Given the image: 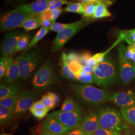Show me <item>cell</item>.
Masks as SVG:
<instances>
[{
	"label": "cell",
	"instance_id": "39",
	"mask_svg": "<svg viewBox=\"0 0 135 135\" xmlns=\"http://www.w3.org/2000/svg\"><path fill=\"white\" fill-rule=\"evenodd\" d=\"M72 3V2H69L67 0H58L56 3H55V5L50 6L49 7L48 10L49 11H53V10H55L56 9H59V8H61V7L64 5L67 4V5H69L70 4Z\"/></svg>",
	"mask_w": 135,
	"mask_h": 135
},
{
	"label": "cell",
	"instance_id": "51",
	"mask_svg": "<svg viewBox=\"0 0 135 135\" xmlns=\"http://www.w3.org/2000/svg\"><path fill=\"white\" fill-rule=\"evenodd\" d=\"M132 60L135 64V52H134V54H133V57H132Z\"/></svg>",
	"mask_w": 135,
	"mask_h": 135
},
{
	"label": "cell",
	"instance_id": "10",
	"mask_svg": "<svg viewBox=\"0 0 135 135\" xmlns=\"http://www.w3.org/2000/svg\"><path fill=\"white\" fill-rule=\"evenodd\" d=\"M40 96V93L36 90H26L19 94V100L13 111L14 115H22L30 110Z\"/></svg>",
	"mask_w": 135,
	"mask_h": 135
},
{
	"label": "cell",
	"instance_id": "1",
	"mask_svg": "<svg viewBox=\"0 0 135 135\" xmlns=\"http://www.w3.org/2000/svg\"><path fill=\"white\" fill-rule=\"evenodd\" d=\"M70 87L80 101L89 105L98 106L109 101L112 96L106 90L92 85L72 84Z\"/></svg>",
	"mask_w": 135,
	"mask_h": 135
},
{
	"label": "cell",
	"instance_id": "6",
	"mask_svg": "<svg viewBox=\"0 0 135 135\" xmlns=\"http://www.w3.org/2000/svg\"><path fill=\"white\" fill-rule=\"evenodd\" d=\"M19 66L20 79L22 81L28 80L38 65L41 57L35 51L26 52L17 57Z\"/></svg>",
	"mask_w": 135,
	"mask_h": 135
},
{
	"label": "cell",
	"instance_id": "36",
	"mask_svg": "<svg viewBox=\"0 0 135 135\" xmlns=\"http://www.w3.org/2000/svg\"><path fill=\"white\" fill-rule=\"evenodd\" d=\"M31 113L33 116L39 120H42L47 115L49 110H37L31 108L30 110Z\"/></svg>",
	"mask_w": 135,
	"mask_h": 135
},
{
	"label": "cell",
	"instance_id": "21",
	"mask_svg": "<svg viewBox=\"0 0 135 135\" xmlns=\"http://www.w3.org/2000/svg\"><path fill=\"white\" fill-rule=\"evenodd\" d=\"M14 113L8 108L0 105V123L1 125L9 123L14 118Z\"/></svg>",
	"mask_w": 135,
	"mask_h": 135
},
{
	"label": "cell",
	"instance_id": "28",
	"mask_svg": "<svg viewBox=\"0 0 135 135\" xmlns=\"http://www.w3.org/2000/svg\"><path fill=\"white\" fill-rule=\"evenodd\" d=\"M107 6L103 4H98L97 5L96 10L93 18L98 19L110 17L111 16V13L107 9Z\"/></svg>",
	"mask_w": 135,
	"mask_h": 135
},
{
	"label": "cell",
	"instance_id": "9",
	"mask_svg": "<svg viewBox=\"0 0 135 135\" xmlns=\"http://www.w3.org/2000/svg\"><path fill=\"white\" fill-rule=\"evenodd\" d=\"M50 115L71 130L78 128L83 118V112L80 106L74 111L68 112L60 110L54 111Z\"/></svg>",
	"mask_w": 135,
	"mask_h": 135
},
{
	"label": "cell",
	"instance_id": "45",
	"mask_svg": "<svg viewBox=\"0 0 135 135\" xmlns=\"http://www.w3.org/2000/svg\"><path fill=\"white\" fill-rule=\"evenodd\" d=\"M39 18L42 20H51L52 17V11L47 10L39 14Z\"/></svg>",
	"mask_w": 135,
	"mask_h": 135
},
{
	"label": "cell",
	"instance_id": "7",
	"mask_svg": "<svg viewBox=\"0 0 135 135\" xmlns=\"http://www.w3.org/2000/svg\"><path fill=\"white\" fill-rule=\"evenodd\" d=\"M88 20L89 18H83L75 23H71L67 29L58 33L54 41L52 51L56 52L60 51L72 37L89 24Z\"/></svg>",
	"mask_w": 135,
	"mask_h": 135
},
{
	"label": "cell",
	"instance_id": "48",
	"mask_svg": "<svg viewBox=\"0 0 135 135\" xmlns=\"http://www.w3.org/2000/svg\"><path fill=\"white\" fill-rule=\"evenodd\" d=\"M97 64H98L97 63L96 60H95V58L93 57V56H92V57L90 58V59L89 60V61H88V64H87V66L94 68Z\"/></svg>",
	"mask_w": 135,
	"mask_h": 135
},
{
	"label": "cell",
	"instance_id": "11",
	"mask_svg": "<svg viewBox=\"0 0 135 135\" xmlns=\"http://www.w3.org/2000/svg\"><path fill=\"white\" fill-rule=\"evenodd\" d=\"M24 35L19 31L10 32L6 34L1 45V53L3 57H11L14 55L17 44Z\"/></svg>",
	"mask_w": 135,
	"mask_h": 135
},
{
	"label": "cell",
	"instance_id": "5",
	"mask_svg": "<svg viewBox=\"0 0 135 135\" xmlns=\"http://www.w3.org/2000/svg\"><path fill=\"white\" fill-rule=\"evenodd\" d=\"M39 14H34L24 12L12 10L6 12L1 16L0 29L4 32L21 27L27 19L36 17Z\"/></svg>",
	"mask_w": 135,
	"mask_h": 135
},
{
	"label": "cell",
	"instance_id": "37",
	"mask_svg": "<svg viewBox=\"0 0 135 135\" xmlns=\"http://www.w3.org/2000/svg\"><path fill=\"white\" fill-rule=\"evenodd\" d=\"M74 1H79L80 2L92 3L96 4H103L107 7L110 6L113 4L112 0H72Z\"/></svg>",
	"mask_w": 135,
	"mask_h": 135
},
{
	"label": "cell",
	"instance_id": "4",
	"mask_svg": "<svg viewBox=\"0 0 135 135\" xmlns=\"http://www.w3.org/2000/svg\"><path fill=\"white\" fill-rule=\"evenodd\" d=\"M57 81V78L53 64L51 61L44 63L35 73L32 79L31 84L37 90L49 89Z\"/></svg>",
	"mask_w": 135,
	"mask_h": 135
},
{
	"label": "cell",
	"instance_id": "43",
	"mask_svg": "<svg viewBox=\"0 0 135 135\" xmlns=\"http://www.w3.org/2000/svg\"><path fill=\"white\" fill-rule=\"evenodd\" d=\"M63 11V10L62 8H59L52 11V17H51V21L52 22V23L55 22V21L61 14Z\"/></svg>",
	"mask_w": 135,
	"mask_h": 135
},
{
	"label": "cell",
	"instance_id": "12",
	"mask_svg": "<svg viewBox=\"0 0 135 135\" xmlns=\"http://www.w3.org/2000/svg\"><path fill=\"white\" fill-rule=\"evenodd\" d=\"M109 101L119 107L120 109L135 106V92L130 90L118 92L111 96Z\"/></svg>",
	"mask_w": 135,
	"mask_h": 135
},
{
	"label": "cell",
	"instance_id": "30",
	"mask_svg": "<svg viewBox=\"0 0 135 135\" xmlns=\"http://www.w3.org/2000/svg\"><path fill=\"white\" fill-rule=\"evenodd\" d=\"M78 81L84 84H92L95 82L93 74H90L82 71L80 75L76 76Z\"/></svg>",
	"mask_w": 135,
	"mask_h": 135
},
{
	"label": "cell",
	"instance_id": "46",
	"mask_svg": "<svg viewBox=\"0 0 135 135\" xmlns=\"http://www.w3.org/2000/svg\"><path fill=\"white\" fill-rule=\"evenodd\" d=\"M48 94L51 96L52 97L55 103L56 106L58 105V104L60 103V101H61L60 97L58 95H57L56 94L53 93V92H49Z\"/></svg>",
	"mask_w": 135,
	"mask_h": 135
},
{
	"label": "cell",
	"instance_id": "31",
	"mask_svg": "<svg viewBox=\"0 0 135 135\" xmlns=\"http://www.w3.org/2000/svg\"><path fill=\"white\" fill-rule=\"evenodd\" d=\"M121 33L124 35V40H125L129 45L135 43V29L131 30L122 31Z\"/></svg>",
	"mask_w": 135,
	"mask_h": 135
},
{
	"label": "cell",
	"instance_id": "25",
	"mask_svg": "<svg viewBox=\"0 0 135 135\" xmlns=\"http://www.w3.org/2000/svg\"><path fill=\"white\" fill-rule=\"evenodd\" d=\"M19 95L15 96L10 97L0 100V105L8 108L13 112L15 107L19 100Z\"/></svg>",
	"mask_w": 135,
	"mask_h": 135
},
{
	"label": "cell",
	"instance_id": "17",
	"mask_svg": "<svg viewBox=\"0 0 135 135\" xmlns=\"http://www.w3.org/2000/svg\"><path fill=\"white\" fill-rule=\"evenodd\" d=\"M21 92L19 86L1 83L0 85V100L8 97L19 95Z\"/></svg>",
	"mask_w": 135,
	"mask_h": 135
},
{
	"label": "cell",
	"instance_id": "18",
	"mask_svg": "<svg viewBox=\"0 0 135 135\" xmlns=\"http://www.w3.org/2000/svg\"><path fill=\"white\" fill-rule=\"evenodd\" d=\"M61 74L63 77L69 80L77 81L76 75L72 72L67 59V54L63 53L61 58Z\"/></svg>",
	"mask_w": 135,
	"mask_h": 135
},
{
	"label": "cell",
	"instance_id": "15",
	"mask_svg": "<svg viewBox=\"0 0 135 135\" xmlns=\"http://www.w3.org/2000/svg\"><path fill=\"white\" fill-rule=\"evenodd\" d=\"M43 127L49 132L62 135H66L71 130L70 129L63 125L51 115H49L44 122Z\"/></svg>",
	"mask_w": 135,
	"mask_h": 135
},
{
	"label": "cell",
	"instance_id": "16",
	"mask_svg": "<svg viewBox=\"0 0 135 135\" xmlns=\"http://www.w3.org/2000/svg\"><path fill=\"white\" fill-rule=\"evenodd\" d=\"M19 66L17 58L14 60L3 78V83L5 84H14L20 78Z\"/></svg>",
	"mask_w": 135,
	"mask_h": 135
},
{
	"label": "cell",
	"instance_id": "42",
	"mask_svg": "<svg viewBox=\"0 0 135 135\" xmlns=\"http://www.w3.org/2000/svg\"><path fill=\"white\" fill-rule=\"evenodd\" d=\"M80 55L75 52H70L67 54V59L68 62L77 61L79 62Z\"/></svg>",
	"mask_w": 135,
	"mask_h": 135
},
{
	"label": "cell",
	"instance_id": "34",
	"mask_svg": "<svg viewBox=\"0 0 135 135\" xmlns=\"http://www.w3.org/2000/svg\"><path fill=\"white\" fill-rule=\"evenodd\" d=\"M70 69L76 76L80 75L83 71V65L79 61H75L69 63Z\"/></svg>",
	"mask_w": 135,
	"mask_h": 135
},
{
	"label": "cell",
	"instance_id": "49",
	"mask_svg": "<svg viewBox=\"0 0 135 135\" xmlns=\"http://www.w3.org/2000/svg\"><path fill=\"white\" fill-rule=\"evenodd\" d=\"M40 135H62V134H55V133H53L50 132H49L48 131L46 130L43 127H42V129L41 132V133Z\"/></svg>",
	"mask_w": 135,
	"mask_h": 135
},
{
	"label": "cell",
	"instance_id": "23",
	"mask_svg": "<svg viewBox=\"0 0 135 135\" xmlns=\"http://www.w3.org/2000/svg\"><path fill=\"white\" fill-rule=\"evenodd\" d=\"M14 60L11 57H2L0 60V79L4 78Z\"/></svg>",
	"mask_w": 135,
	"mask_h": 135
},
{
	"label": "cell",
	"instance_id": "32",
	"mask_svg": "<svg viewBox=\"0 0 135 135\" xmlns=\"http://www.w3.org/2000/svg\"><path fill=\"white\" fill-rule=\"evenodd\" d=\"M41 101L43 102L44 105L49 110L53 109L56 107L55 103L52 97L48 93L42 97Z\"/></svg>",
	"mask_w": 135,
	"mask_h": 135
},
{
	"label": "cell",
	"instance_id": "35",
	"mask_svg": "<svg viewBox=\"0 0 135 135\" xmlns=\"http://www.w3.org/2000/svg\"><path fill=\"white\" fill-rule=\"evenodd\" d=\"M124 134L116 131L108 130L101 128H99L95 131L93 135H122Z\"/></svg>",
	"mask_w": 135,
	"mask_h": 135
},
{
	"label": "cell",
	"instance_id": "3",
	"mask_svg": "<svg viewBox=\"0 0 135 135\" xmlns=\"http://www.w3.org/2000/svg\"><path fill=\"white\" fill-rule=\"evenodd\" d=\"M116 68L109 56H106L103 62L93 68V75L95 82L101 87L107 88L111 86L116 78Z\"/></svg>",
	"mask_w": 135,
	"mask_h": 135
},
{
	"label": "cell",
	"instance_id": "56",
	"mask_svg": "<svg viewBox=\"0 0 135 135\" xmlns=\"http://www.w3.org/2000/svg\"></svg>",
	"mask_w": 135,
	"mask_h": 135
},
{
	"label": "cell",
	"instance_id": "55",
	"mask_svg": "<svg viewBox=\"0 0 135 135\" xmlns=\"http://www.w3.org/2000/svg\"><path fill=\"white\" fill-rule=\"evenodd\" d=\"M131 45H134V46H135V43L132 44H131Z\"/></svg>",
	"mask_w": 135,
	"mask_h": 135
},
{
	"label": "cell",
	"instance_id": "20",
	"mask_svg": "<svg viewBox=\"0 0 135 135\" xmlns=\"http://www.w3.org/2000/svg\"><path fill=\"white\" fill-rule=\"evenodd\" d=\"M120 110L127 122L135 128V106L126 109H120Z\"/></svg>",
	"mask_w": 135,
	"mask_h": 135
},
{
	"label": "cell",
	"instance_id": "41",
	"mask_svg": "<svg viewBox=\"0 0 135 135\" xmlns=\"http://www.w3.org/2000/svg\"><path fill=\"white\" fill-rule=\"evenodd\" d=\"M135 52V46L133 45H129L127 47L126 52V57L129 60H131L133 57V54Z\"/></svg>",
	"mask_w": 135,
	"mask_h": 135
},
{
	"label": "cell",
	"instance_id": "22",
	"mask_svg": "<svg viewBox=\"0 0 135 135\" xmlns=\"http://www.w3.org/2000/svg\"><path fill=\"white\" fill-rule=\"evenodd\" d=\"M49 29L43 27H41L40 29L38 32L36 34L34 38L31 40L30 43L29 44L28 48L26 50V51H28L30 49L32 48L36 45L39 42V41L45 37L48 33Z\"/></svg>",
	"mask_w": 135,
	"mask_h": 135
},
{
	"label": "cell",
	"instance_id": "52",
	"mask_svg": "<svg viewBox=\"0 0 135 135\" xmlns=\"http://www.w3.org/2000/svg\"><path fill=\"white\" fill-rule=\"evenodd\" d=\"M1 135H12L11 134H6V133H2Z\"/></svg>",
	"mask_w": 135,
	"mask_h": 135
},
{
	"label": "cell",
	"instance_id": "13",
	"mask_svg": "<svg viewBox=\"0 0 135 135\" xmlns=\"http://www.w3.org/2000/svg\"><path fill=\"white\" fill-rule=\"evenodd\" d=\"M99 128V112L95 111H89L83 116L82 122L78 128L93 133Z\"/></svg>",
	"mask_w": 135,
	"mask_h": 135
},
{
	"label": "cell",
	"instance_id": "38",
	"mask_svg": "<svg viewBox=\"0 0 135 135\" xmlns=\"http://www.w3.org/2000/svg\"><path fill=\"white\" fill-rule=\"evenodd\" d=\"M91 54L89 52H84L80 55L79 62L83 66H87V64L90 58L92 57Z\"/></svg>",
	"mask_w": 135,
	"mask_h": 135
},
{
	"label": "cell",
	"instance_id": "24",
	"mask_svg": "<svg viewBox=\"0 0 135 135\" xmlns=\"http://www.w3.org/2000/svg\"><path fill=\"white\" fill-rule=\"evenodd\" d=\"M79 106L72 98L68 97L63 102L60 111L65 112H71L76 110Z\"/></svg>",
	"mask_w": 135,
	"mask_h": 135
},
{
	"label": "cell",
	"instance_id": "53",
	"mask_svg": "<svg viewBox=\"0 0 135 135\" xmlns=\"http://www.w3.org/2000/svg\"><path fill=\"white\" fill-rule=\"evenodd\" d=\"M14 1H25V0H14Z\"/></svg>",
	"mask_w": 135,
	"mask_h": 135
},
{
	"label": "cell",
	"instance_id": "50",
	"mask_svg": "<svg viewBox=\"0 0 135 135\" xmlns=\"http://www.w3.org/2000/svg\"><path fill=\"white\" fill-rule=\"evenodd\" d=\"M83 70L86 72L90 74H93V68L90 67L88 66H83Z\"/></svg>",
	"mask_w": 135,
	"mask_h": 135
},
{
	"label": "cell",
	"instance_id": "8",
	"mask_svg": "<svg viewBox=\"0 0 135 135\" xmlns=\"http://www.w3.org/2000/svg\"><path fill=\"white\" fill-rule=\"evenodd\" d=\"M126 50L123 44H120L118 47L121 80L125 85H128L135 78V64L126 58Z\"/></svg>",
	"mask_w": 135,
	"mask_h": 135
},
{
	"label": "cell",
	"instance_id": "14",
	"mask_svg": "<svg viewBox=\"0 0 135 135\" xmlns=\"http://www.w3.org/2000/svg\"><path fill=\"white\" fill-rule=\"evenodd\" d=\"M50 1L37 0L30 4L18 6L14 10L31 14H40L48 10Z\"/></svg>",
	"mask_w": 135,
	"mask_h": 135
},
{
	"label": "cell",
	"instance_id": "2",
	"mask_svg": "<svg viewBox=\"0 0 135 135\" xmlns=\"http://www.w3.org/2000/svg\"><path fill=\"white\" fill-rule=\"evenodd\" d=\"M100 128L108 130L128 134L131 130L129 124L116 109L107 107L99 112Z\"/></svg>",
	"mask_w": 135,
	"mask_h": 135
},
{
	"label": "cell",
	"instance_id": "47",
	"mask_svg": "<svg viewBox=\"0 0 135 135\" xmlns=\"http://www.w3.org/2000/svg\"><path fill=\"white\" fill-rule=\"evenodd\" d=\"M52 24V22L51 20H42V27H43L46 28H48L50 27L51 25Z\"/></svg>",
	"mask_w": 135,
	"mask_h": 135
},
{
	"label": "cell",
	"instance_id": "26",
	"mask_svg": "<svg viewBox=\"0 0 135 135\" xmlns=\"http://www.w3.org/2000/svg\"><path fill=\"white\" fill-rule=\"evenodd\" d=\"M64 11L66 12L74 13L83 15L84 13V5L82 2H72V3L68 5L67 7L64 9Z\"/></svg>",
	"mask_w": 135,
	"mask_h": 135
},
{
	"label": "cell",
	"instance_id": "19",
	"mask_svg": "<svg viewBox=\"0 0 135 135\" xmlns=\"http://www.w3.org/2000/svg\"><path fill=\"white\" fill-rule=\"evenodd\" d=\"M40 27H42V20L39 18V15L27 20L21 26L27 32L37 29Z\"/></svg>",
	"mask_w": 135,
	"mask_h": 135
},
{
	"label": "cell",
	"instance_id": "27",
	"mask_svg": "<svg viewBox=\"0 0 135 135\" xmlns=\"http://www.w3.org/2000/svg\"><path fill=\"white\" fill-rule=\"evenodd\" d=\"M82 3L84 5V13L83 14V17L87 18H93L98 4L87 2Z\"/></svg>",
	"mask_w": 135,
	"mask_h": 135
},
{
	"label": "cell",
	"instance_id": "33",
	"mask_svg": "<svg viewBox=\"0 0 135 135\" xmlns=\"http://www.w3.org/2000/svg\"><path fill=\"white\" fill-rule=\"evenodd\" d=\"M70 25L71 24H62L54 22L52 23L49 29L51 31H54L55 32L59 33L63 31L64 30L67 29L68 27L70 26Z\"/></svg>",
	"mask_w": 135,
	"mask_h": 135
},
{
	"label": "cell",
	"instance_id": "29",
	"mask_svg": "<svg viewBox=\"0 0 135 135\" xmlns=\"http://www.w3.org/2000/svg\"><path fill=\"white\" fill-rule=\"evenodd\" d=\"M31 40V36L30 35H25L20 40L15 49L14 54L20 51L26 50L28 48Z\"/></svg>",
	"mask_w": 135,
	"mask_h": 135
},
{
	"label": "cell",
	"instance_id": "40",
	"mask_svg": "<svg viewBox=\"0 0 135 135\" xmlns=\"http://www.w3.org/2000/svg\"><path fill=\"white\" fill-rule=\"evenodd\" d=\"M66 135H93V133L76 128L71 130Z\"/></svg>",
	"mask_w": 135,
	"mask_h": 135
},
{
	"label": "cell",
	"instance_id": "44",
	"mask_svg": "<svg viewBox=\"0 0 135 135\" xmlns=\"http://www.w3.org/2000/svg\"><path fill=\"white\" fill-rule=\"evenodd\" d=\"M32 108L35 109H37V110H49L46 106L44 105L43 102H42L41 100L35 102L34 103L33 105Z\"/></svg>",
	"mask_w": 135,
	"mask_h": 135
},
{
	"label": "cell",
	"instance_id": "54",
	"mask_svg": "<svg viewBox=\"0 0 135 135\" xmlns=\"http://www.w3.org/2000/svg\"><path fill=\"white\" fill-rule=\"evenodd\" d=\"M122 135H130L128 133V134H123Z\"/></svg>",
	"mask_w": 135,
	"mask_h": 135
}]
</instances>
